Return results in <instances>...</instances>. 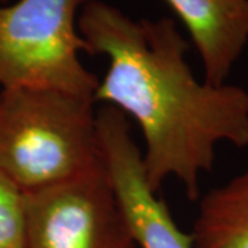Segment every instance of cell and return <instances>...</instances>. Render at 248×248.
<instances>
[{
	"label": "cell",
	"mask_w": 248,
	"mask_h": 248,
	"mask_svg": "<svg viewBox=\"0 0 248 248\" xmlns=\"http://www.w3.org/2000/svg\"><path fill=\"white\" fill-rule=\"evenodd\" d=\"M97 128L102 161L135 246L193 248L192 233L179 229L164 199L149 186L127 116L105 105L97 112Z\"/></svg>",
	"instance_id": "5"
},
{
	"label": "cell",
	"mask_w": 248,
	"mask_h": 248,
	"mask_svg": "<svg viewBox=\"0 0 248 248\" xmlns=\"http://www.w3.org/2000/svg\"><path fill=\"white\" fill-rule=\"evenodd\" d=\"M78 29L89 55H105L109 68L94 102L131 116L145 141L143 166L159 193L170 177L189 200L200 199V177L214 169L217 146L248 148V90L196 79L189 43L171 18L133 19L102 0L80 10Z\"/></svg>",
	"instance_id": "1"
},
{
	"label": "cell",
	"mask_w": 248,
	"mask_h": 248,
	"mask_svg": "<svg viewBox=\"0 0 248 248\" xmlns=\"http://www.w3.org/2000/svg\"><path fill=\"white\" fill-rule=\"evenodd\" d=\"M0 248H27L25 193L0 171Z\"/></svg>",
	"instance_id": "8"
},
{
	"label": "cell",
	"mask_w": 248,
	"mask_h": 248,
	"mask_svg": "<svg viewBox=\"0 0 248 248\" xmlns=\"http://www.w3.org/2000/svg\"><path fill=\"white\" fill-rule=\"evenodd\" d=\"M91 98L60 90L0 91V171L32 192L102 164Z\"/></svg>",
	"instance_id": "2"
},
{
	"label": "cell",
	"mask_w": 248,
	"mask_h": 248,
	"mask_svg": "<svg viewBox=\"0 0 248 248\" xmlns=\"http://www.w3.org/2000/svg\"><path fill=\"white\" fill-rule=\"evenodd\" d=\"M89 0H18L0 6V86L91 98L99 79L84 68L78 13Z\"/></svg>",
	"instance_id": "3"
},
{
	"label": "cell",
	"mask_w": 248,
	"mask_h": 248,
	"mask_svg": "<svg viewBox=\"0 0 248 248\" xmlns=\"http://www.w3.org/2000/svg\"><path fill=\"white\" fill-rule=\"evenodd\" d=\"M187 29L203 63L204 81L228 83L248 45V0H166Z\"/></svg>",
	"instance_id": "6"
},
{
	"label": "cell",
	"mask_w": 248,
	"mask_h": 248,
	"mask_svg": "<svg viewBox=\"0 0 248 248\" xmlns=\"http://www.w3.org/2000/svg\"><path fill=\"white\" fill-rule=\"evenodd\" d=\"M199 200L193 248H248V170Z\"/></svg>",
	"instance_id": "7"
},
{
	"label": "cell",
	"mask_w": 248,
	"mask_h": 248,
	"mask_svg": "<svg viewBox=\"0 0 248 248\" xmlns=\"http://www.w3.org/2000/svg\"><path fill=\"white\" fill-rule=\"evenodd\" d=\"M24 193L27 248H137L104 161L81 175Z\"/></svg>",
	"instance_id": "4"
}]
</instances>
